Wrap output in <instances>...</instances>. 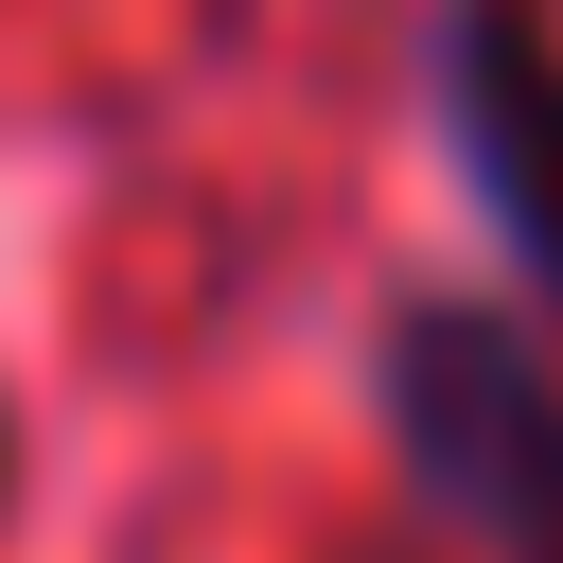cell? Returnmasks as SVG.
Returning a JSON list of instances; mask_svg holds the SVG:
<instances>
[{"label":"cell","mask_w":563,"mask_h":563,"mask_svg":"<svg viewBox=\"0 0 563 563\" xmlns=\"http://www.w3.org/2000/svg\"><path fill=\"white\" fill-rule=\"evenodd\" d=\"M369 405L405 493L493 545V563H563V352L493 299H387L369 334Z\"/></svg>","instance_id":"obj_1"},{"label":"cell","mask_w":563,"mask_h":563,"mask_svg":"<svg viewBox=\"0 0 563 563\" xmlns=\"http://www.w3.org/2000/svg\"><path fill=\"white\" fill-rule=\"evenodd\" d=\"M422 88H440L457 194L493 211L510 282L563 317V35H545L528 0H440V35H422Z\"/></svg>","instance_id":"obj_2"}]
</instances>
